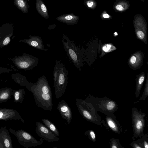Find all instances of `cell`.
I'll use <instances>...</instances> for the list:
<instances>
[{
    "label": "cell",
    "instance_id": "6da1fadb",
    "mask_svg": "<svg viewBox=\"0 0 148 148\" xmlns=\"http://www.w3.org/2000/svg\"><path fill=\"white\" fill-rule=\"evenodd\" d=\"M36 104L39 107L51 111L53 106L51 87L46 77L43 75L32 87Z\"/></svg>",
    "mask_w": 148,
    "mask_h": 148
},
{
    "label": "cell",
    "instance_id": "7a4b0ae2",
    "mask_svg": "<svg viewBox=\"0 0 148 148\" xmlns=\"http://www.w3.org/2000/svg\"><path fill=\"white\" fill-rule=\"evenodd\" d=\"M68 71L64 64L56 60L53 69V87L56 99L61 97L65 92L68 82Z\"/></svg>",
    "mask_w": 148,
    "mask_h": 148
},
{
    "label": "cell",
    "instance_id": "3957f363",
    "mask_svg": "<svg viewBox=\"0 0 148 148\" xmlns=\"http://www.w3.org/2000/svg\"><path fill=\"white\" fill-rule=\"evenodd\" d=\"M62 42L63 48L70 61L76 68L81 71L83 64V53L81 49L76 46L75 43L70 40L64 34Z\"/></svg>",
    "mask_w": 148,
    "mask_h": 148
},
{
    "label": "cell",
    "instance_id": "277c9868",
    "mask_svg": "<svg viewBox=\"0 0 148 148\" xmlns=\"http://www.w3.org/2000/svg\"><path fill=\"white\" fill-rule=\"evenodd\" d=\"M36 132L40 137L49 142L59 140V138L42 123L36 121Z\"/></svg>",
    "mask_w": 148,
    "mask_h": 148
},
{
    "label": "cell",
    "instance_id": "5b68a950",
    "mask_svg": "<svg viewBox=\"0 0 148 148\" xmlns=\"http://www.w3.org/2000/svg\"><path fill=\"white\" fill-rule=\"evenodd\" d=\"M144 115L136 112H134L132 114L133 125L134 133L140 135L143 132L144 126Z\"/></svg>",
    "mask_w": 148,
    "mask_h": 148
},
{
    "label": "cell",
    "instance_id": "8992f818",
    "mask_svg": "<svg viewBox=\"0 0 148 148\" xmlns=\"http://www.w3.org/2000/svg\"><path fill=\"white\" fill-rule=\"evenodd\" d=\"M57 109L60 112L62 117L67 121L70 124L72 118L71 110L65 100H61L58 103Z\"/></svg>",
    "mask_w": 148,
    "mask_h": 148
},
{
    "label": "cell",
    "instance_id": "52a82bcc",
    "mask_svg": "<svg viewBox=\"0 0 148 148\" xmlns=\"http://www.w3.org/2000/svg\"><path fill=\"white\" fill-rule=\"evenodd\" d=\"M56 19L58 21L67 25H73L78 22L79 17L73 14H67L59 16Z\"/></svg>",
    "mask_w": 148,
    "mask_h": 148
},
{
    "label": "cell",
    "instance_id": "ba28073f",
    "mask_svg": "<svg viewBox=\"0 0 148 148\" xmlns=\"http://www.w3.org/2000/svg\"><path fill=\"white\" fill-rule=\"evenodd\" d=\"M30 38L26 40L27 42L31 46L39 50L47 51L48 49L45 48L43 41L41 37L34 36H30Z\"/></svg>",
    "mask_w": 148,
    "mask_h": 148
},
{
    "label": "cell",
    "instance_id": "9c48e42d",
    "mask_svg": "<svg viewBox=\"0 0 148 148\" xmlns=\"http://www.w3.org/2000/svg\"><path fill=\"white\" fill-rule=\"evenodd\" d=\"M36 10L38 13L46 19L49 18L47 8L42 0H36Z\"/></svg>",
    "mask_w": 148,
    "mask_h": 148
},
{
    "label": "cell",
    "instance_id": "30bf717a",
    "mask_svg": "<svg viewBox=\"0 0 148 148\" xmlns=\"http://www.w3.org/2000/svg\"><path fill=\"white\" fill-rule=\"evenodd\" d=\"M14 4L18 9L23 13L28 12L29 6L27 0H14Z\"/></svg>",
    "mask_w": 148,
    "mask_h": 148
},
{
    "label": "cell",
    "instance_id": "8fae6325",
    "mask_svg": "<svg viewBox=\"0 0 148 148\" xmlns=\"http://www.w3.org/2000/svg\"><path fill=\"white\" fill-rule=\"evenodd\" d=\"M45 125L58 137L60 136V133L55 125L50 120L47 119H41Z\"/></svg>",
    "mask_w": 148,
    "mask_h": 148
},
{
    "label": "cell",
    "instance_id": "7c38bea8",
    "mask_svg": "<svg viewBox=\"0 0 148 148\" xmlns=\"http://www.w3.org/2000/svg\"><path fill=\"white\" fill-rule=\"evenodd\" d=\"M145 79L144 75H140L137 80L136 90V97H137L139 95L140 90Z\"/></svg>",
    "mask_w": 148,
    "mask_h": 148
},
{
    "label": "cell",
    "instance_id": "4fadbf2b",
    "mask_svg": "<svg viewBox=\"0 0 148 148\" xmlns=\"http://www.w3.org/2000/svg\"><path fill=\"white\" fill-rule=\"evenodd\" d=\"M107 121L108 125L115 132H118V127L113 120L110 118H108L107 119Z\"/></svg>",
    "mask_w": 148,
    "mask_h": 148
},
{
    "label": "cell",
    "instance_id": "5bb4252c",
    "mask_svg": "<svg viewBox=\"0 0 148 148\" xmlns=\"http://www.w3.org/2000/svg\"><path fill=\"white\" fill-rule=\"evenodd\" d=\"M139 61H140V60H139V57H137L136 54L133 55L130 58V63L135 66L139 63Z\"/></svg>",
    "mask_w": 148,
    "mask_h": 148
},
{
    "label": "cell",
    "instance_id": "9a60e30c",
    "mask_svg": "<svg viewBox=\"0 0 148 148\" xmlns=\"http://www.w3.org/2000/svg\"><path fill=\"white\" fill-rule=\"evenodd\" d=\"M115 104L114 102L110 101L107 103L106 105V107L108 110H111L115 107Z\"/></svg>",
    "mask_w": 148,
    "mask_h": 148
},
{
    "label": "cell",
    "instance_id": "2e32d148",
    "mask_svg": "<svg viewBox=\"0 0 148 148\" xmlns=\"http://www.w3.org/2000/svg\"><path fill=\"white\" fill-rule=\"evenodd\" d=\"M113 49V47L109 44L104 45L102 48L103 50L106 52H110Z\"/></svg>",
    "mask_w": 148,
    "mask_h": 148
},
{
    "label": "cell",
    "instance_id": "e0dca14e",
    "mask_svg": "<svg viewBox=\"0 0 148 148\" xmlns=\"http://www.w3.org/2000/svg\"><path fill=\"white\" fill-rule=\"evenodd\" d=\"M85 134L88 135L93 140L95 138V135L94 132L92 130H89L86 132Z\"/></svg>",
    "mask_w": 148,
    "mask_h": 148
},
{
    "label": "cell",
    "instance_id": "ac0fdd59",
    "mask_svg": "<svg viewBox=\"0 0 148 148\" xmlns=\"http://www.w3.org/2000/svg\"><path fill=\"white\" fill-rule=\"evenodd\" d=\"M143 94L141 98V99H145L147 97L148 95V85L147 82L146 85H145Z\"/></svg>",
    "mask_w": 148,
    "mask_h": 148
},
{
    "label": "cell",
    "instance_id": "d6986e66",
    "mask_svg": "<svg viewBox=\"0 0 148 148\" xmlns=\"http://www.w3.org/2000/svg\"><path fill=\"white\" fill-rule=\"evenodd\" d=\"M136 35L141 40H143L145 38V34L142 31H137L136 32Z\"/></svg>",
    "mask_w": 148,
    "mask_h": 148
},
{
    "label": "cell",
    "instance_id": "ffe728a7",
    "mask_svg": "<svg viewBox=\"0 0 148 148\" xmlns=\"http://www.w3.org/2000/svg\"><path fill=\"white\" fill-rule=\"evenodd\" d=\"M8 94L6 92H4L0 96V98L2 99H7L8 97Z\"/></svg>",
    "mask_w": 148,
    "mask_h": 148
},
{
    "label": "cell",
    "instance_id": "44dd1931",
    "mask_svg": "<svg viewBox=\"0 0 148 148\" xmlns=\"http://www.w3.org/2000/svg\"><path fill=\"white\" fill-rule=\"evenodd\" d=\"M10 41V38L8 37L4 40V41L3 42V44L4 45H7Z\"/></svg>",
    "mask_w": 148,
    "mask_h": 148
},
{
    "label": "cell",
    "instance_id": "7402d4cb",
    "mask_svg": "<svg viewBox=\"0 0 148 148\" xmlns=\"http://www.w3.org/2000/svg\"><path fill=\"white\" fill-rule=\"evenodd\" d=\"M116 9L119 11H123L124 8L123 6L120 5H118L116 6Z\"/></svg>",
    "mask_w": 148,
    "mask_h": 148
},
{
    "label": "cell",
    "instance_id": "603a6c76",
    "mask_svg": "<svg viewBox=\"0 0 148 148\" xmlns=\"http://www.w3.org/2000/svg\"><path fill=\"white\" fill-rule=\"evenodd\" d=\"M4 143L6 147H8L10 146V143L9 141L7 139H6L4 141Z\"/></svg>",
    "mask_w": 148,
    "mask_h": 148
},
{
    "label": "cell",
    "instance_id": "cb8c5ba5",
    "mask_svg": "<svg viewBox=\"0 0 148 148\" xmlns=\"http://www.w3.org/2000/svg\"><path fill=\"white\" fill-rule=\"evenodd\" d=\"M15 98L16 100H18L19 99V93L18 92H16L15 94Z\"/></svg>",
    "mask_w": 148,
    "mask_h": 148
},
{
    "label": "cell",
    "instance_id": "d4e9b609",
    "mask_svg": "<svg viewBox=\"0 0 148 148\" xmlns=\"http://www.w3.org/2000/svg\"><path fill=\"white\" fill-rule=\"evenodd\" d=\"M111 146L112 147H111L112 148H117L118 147L117 146V144H116V143L113 142V141L112 143Z\"/></svg>",
    "mask_w": 148,
    "mask_h": 148
},
{
    "label": "cell",
    "instance_id": "484cf974",
    "mask_svg": "<svg viewBox=\"0 0 148 148\" xmlns=\"http://www.w3.org/2000/svg\"><path fill=\"white\" fill-rule=\"evenodd\" d=\"M93 4V2H88L87 3V5L89 7H91Z\"/></svg>",
    "mask_w": 148,
    "mask_h": 148
},
{
    "label": "cell",
    "instance_id": "4316f807",
    "mask_svg": "<svg viewBox=\"0 0 148 148\" xmlns=\"http://www.w3.org/2000/svg\"><path fill=\"white\" fill-rule=\"evenodd\" d=\"M144 147L145 148H148V143L146 141H145L144 142Z\"/></svg>",
    "mask_w": 148,
    "mask_h": 148
},
{
    "label": "cell",
    "instance_id": "83f0119b",
    "mask_svg": "<svg viewBox=\"0 0 148 148\" xmlns=\"http://www.w3.org/2000/svg\"><path fill=\"white\" fill-rule=\"evenodd\" d=\"M103 16L104 18H107L110 17V16L107 14H105L103 15Z\"/></svg>",
    "mask_w": 148,
    "mask_h": 148
},
{
    "label": "cell",
    "instance_id": "f1b7e54d",
    "mask_svg": "<svg viewBox=\"0 0 148 148\" xmlns=\"http://www.w3.org/2000/svg\"><path fill=\"white\" fill-rule=\"evenodd\" d=\"M134 147L136 148H141V147L139 146V145H137L136 144H135L134 145Z\"/></svg>",
    "mask_w": 148,
    "mask_h": 148
},
{
    "label": "cell",
    "instance_id": "f546056e",
    "mask_svg": "<svg viewBox=\"0 0 148 148\" xmlns=\"http://www.w3.org/2000/svg\"><path fill=\"white\" fill-rule=\"evenodd\" d=\"M3 114V113L1 112H0V118L2 117Z\"/></svg>",
    "mask_w": 148,
    "mask_h": 148
},
{
    "label": "cell",
    "instance_id": "4dcf8cb0",
    "mask_svg": "<svg viewBox=\"0 0 148 148\" xmlns=\"http://www.w3.org/2000/svg\"><path fill=\"white\" fill-rule=\"evenodd\" d=\"M114 34H115V35H117V34L116 32H115L114 33Z\"/></svg>",
    "mask_w": 148,
    "mask_h": 148
},
{
    "label": "cell",
    "instance_id": "1f68e13d",
    "mask_svg": "<svg viewBox=\"0 0 148 148\" xmlns=\"http://www.w3.org/2000/svg\"><path fill=\"white\" fill-rule=\"evenodd\" d=\"M29 0V1H32V0Z\"/></svg>",
    "mask_w": 148,
    "mask_h": 148
}]
</instances>
